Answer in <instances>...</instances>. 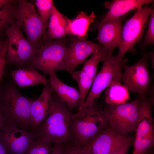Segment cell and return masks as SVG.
<instances>
[{"instance_id": "obj_1", "label": "cell", "mask_w": 154, "mask_h": 154, "mask_svg": "<svg viewBox=\"0 0 154 154\" xmlns=\"http://www.w3.org/2000/svg\"><path fill=\"white\" fill-rule=\"evenodd\" d=\"M73 115L66 104L54 92L48 116L34 132L36 138L59 144L70 142V125Z\"/></svg>"}, {"instance_id": "obj_2", "label": "cell", "mask_w": 154, "mask_h": 154, "mask_svg": "<svg viewBox=\"0 0 154 154\" xmlns=\"http://www.w3.org/2000/svg\"><path fill=\"white\" fill-rule=\"evenodd\" d=\"M33 101L23 95L13 83L0 88V108L7 123L29 131H31Z\"/></svg>"}, {"instance_id": "obj_3", "label": "cell", "mask_w": 154, "mask_h": 154, "mask_svg": "<svg viewBox=\"0 0 154 154\" xmlns=\"http://www.w3.org/2000/svg\"><path fill=\"white\" fill-rule=\"evenodd\" d=\"M108 126L104 109L95 101L82 112L73 115L70 125V142L82 148L94 136Z\"/></svg>"}, {"instance_id": "obj_4", "label": "cell", "mask_w": 154, "mask_h": 154, "mask_svg": "<svg viewBox=\"0 0 154 154\" xmlns=\"http://www.w3.org/2000/svg\"><path fill=\"white\" fill-rule=\"evenodd\" d=\"M70 39L55 40L44 38L33 57L23 68L37 69L45 76L57 70L68 72L67 50Z\"/></svg>"}, {"instance_id": "obj_5", "label": "cell", "mask_w": 154, "mask_h": 154, "mask_svg": "<svg viewBox=\"0 0 154 154\" xmlns=\"http://www.w3.org/2000/svg\"><path fill=\"white\" fill-rule=\"evenodd\" d=\"M144 99L138 96L129 103L118 105L107 104L104 110L109 127L124 135L135 131Z\"/></svg>"}, {"instance_id": "obj_6", "label": "cell", "mask_w": 154, "mask_h": 154, "mask_svg": "<svg viewBox=\"0 0 154 154\" xmlns=\"http://www.w3.org/2000/svg\"><path fill=\"white\" fill-rule=\"evenodd\" d=\"M146 5L137 8L133 15L127 19L122 27L121 41L117 54L114 56L116 61L121 63L123 58L128 51L136 52L134 48L139 42L147 26L153 6Z\"/></svg>"}, {"instance_id": "obj_7", "label": "cell", "mask_w": 154, "mask_h": 154, "mask_svg": "<svg viewBox=\"0 0 154 154\" xmlns=\"http://www.w3.org/2000/svg\"><path fill=\"white\" fill-rule=\"evenodd\" d=\"M13 15L16 23L24 31L27 40L38 48L46 28L34 6L26 0L17 1Z\"/></svg>"}, {"instance_id": "obj_8", "label": "cell", "mask_w": 154, "mask_h": 154, "mask_svg": "<svg viewBox=\"0 0 154 154\" xmlns=\"http://www.w3.org/2000/svg\"><path fill=\"white\" fill-rule=\"evenodd\" d=\"M5 33L8 37L5 65L23 68L34 56L37 48L24 37L21 28L15 22L7 29Z\"/></svg>"}, {"instance_id": "obj_9", "label": "cell", "mask_w": 154, "mask_h": 154, "mask_svg": "<svg viewBox=\"0 0 154 154\" xmlns=\"http://www.w3.org/2000/svg\"><path fill=\"white\" fill-rule=\"evenodd\" d=\"M149 53L143 54L141 59L130 66L123 60L122 67L124 70L121 79L128 91L137 94L142 99L148 98L151 92V78L149 73L147 60Z\"/></svg>"}, {"instance_id": "obj_10", "label": "cell", "mask_w": 154, "mask_h": 154, "mask_svg": "<svg viewBox=\"0 0 154 154\" xmlns=\"http://www.w3.org/2000/svg\"><path fill=\"white\" fill-rule=\"evenodd\" d=\"M103 65L94 79L91 90L83 106L78 110L80 113L92 105L101 93L112 83L121 79V64L115 60L112 53L109 54L103 61Z\"/></svg>"}, {"instance_id": "obj_11", "label": "cell", "mask_w": 154, "mask_h": 154, "mask_svg": "<svg viewBox=\"0 0 154 154\" xmlns=\"http://www.w3.org/2000/svg\"><path fill=\"white\" fill-rule=\"evenodd\" d=\"M133 139V137L119 134L108 126L94 136L82 149L90 154H108L130 146Z\"/></svg>"}, {"instance_id": "obj_12", "label": "cell", "mask_w": 154, "mask_h": 154, "mask_svg": "<svg viewBox=\"0 0 154 154\" xmlns=\"http://www.w3.org/2000/svg\"><path fill=\"white\" fill-rule=\"evenodd\" d=\"M36 139L35 132L7 123L0 130V142L10 154H26Z\"/></svg>"}, {"instance_id": "obj_13", "label": "cell", "mask_w": 154, "mask_h": 154, "mask_svg": "<svg viewBox=\"0 0 154 154\" xmlns=\"http://www.w3.org/2000/svg\"><path fill=\"white\" fill-rule=\"evenodd\" d=\"M105 47L86 39L72 38L70 41L67 50V62L68 72L74 70L80 64L84 62L90 55L97 50Z\"/></svg>"}, {"instance_id": "obj_14", "label": "cell", "mask_w": 154, "mask_h": 154, "mask_svg": "<svg viewBox=\"0 0 154 154\" xmlns=\"http://www.w3.org/2000/svg\"><path fill=\"white\" fill-rule=\"evenodd\" d=\"M125 17V15L98 23L96 28L98 34L95 39L111 51L119 48L121 41L122 22Z\"/></svg>"}, {"instance_id": "obj_15", "label": "cell", "mask_w": 154, "mask_h": 154, "mask_svg": "<svg viewBox=\"0 0 154 154\" xmlns=\"http://www.w3.org/2000/svg\"><path fill=\"white\" fill-rule=\"evenodd\" d=\"M43 88L39 97L33 100L31 106V131H35L48 116L50 112L53 94L54 91L49 80L44 84Z\"/></svg>"}, {"instance_id": "obj_16", "label": "cell", "mask_w": 154, "mask_h": 154, "mask_svg": "<svg viewBox=\"0 0 154 154\" xmlns=\"http://www.w3.org/2000/svg\"><path fill=\"white\" fill-rule=\"evenodd\" d=\"M49 81L54 91L60 100L65 103L68 109L79 106L80 95L76 88L67 85L57 77L55 72H50Z\"/></svg>"}, {"instance_id": "obj_17", "label": "cell", "mask_w": 154, "mask_h": 154, "mask_svg": "<svg viewBox=\"0 0 154 154\" xmlns=\"http://www.w3.org/2000/svg\"><path fill=\"white\" fill-rule=\"evenodd\" d=\"M153 2V0H114L106 1L104 6L109 10L101 21L121 17L131 11Z\"/></svg>"}, {"instance_id": "obj_18", "label": "cell", "mask_w": 154, "mask_h": 154, "mask_svg": "<svg viewBox=\"0 0 154 154\" xmlns=\"http://www.w3.org/2000/svg\"><path fill=\"white\" fill-rule=\"evenodd\" d=\"M152 104L144 101L141 107L134 140L141 141L154 139V125L151 115Z\"/></svg>"}, {"instance_id": "obj_19", "label": "cell", "mask_w": 154, "mask_h": 154, "mask_svg": "<svg viewBox=\"0 0 154 154\" xmlns=\"http://www.w3.org/2000/svg\"><path fill=\"white\" fill-rule=\"evenodd\" d=\"M69 19L60 13L54 5L49 17L44 38L55 40L67 35L66 31Z\"/></svg>"}, {"instance_id": "obj_20", "label": "cell", "mask_w": 154, "mask_h": 154, "mask_svg": "<svg viewBox=\"0 0 154 154\" xmlns=\"http://www.w3.org/2000/svg\"><path fill=\"white\" fill-rule=\"evenodd\" d=\"M9 74L15 84L20 87L44 84L48 80L37 70L30 68L11 70Z\"/></svg>"}, {"instance_id": "obj_21", "label": "cell", "mask_w": 154, "mask_h": 154, "mask_svg": "<svg viewBox=\"0 0 154 154\" xmlns=\"http://www.w3.org/2000/svg\"><path fill=\"white\" fill-rule=\"evenodd\" d=\"M95 17L94 12L90 15L82 11L80 12L74 19H69L67 29V35L76 36L80 39H86L89 27Z\"/></svg>"}, {"instance_id": "obj_22", "label": "cell", "mask_w": 154, "mask_h": 154, "mask_svg": "<svg viewBox=\"0 0 154 154\" xmlns=\"http://www.w3.org/2000/svg\"><path fill=\"white\" fill-rule=\"evenodd\" d=\"M105 94V102L107 104H124L129 98V91L120 81L111 84L107 88Z\"/></svg>"}, {"instance_id": "obj_23", "label": "cell", "mask_w": 154, "mask_h": 154, "mask_svg": "<svg viewBox=\"0 0 154 154\" xmlns=\"http://www.w3.org/2000/svg\"><path fill=\"white\" fill-rule=\"evenodd\" d=\"M70 73L72 78L76 81L78 85L80 95L78 109L81 108L84 104L93 80L82 69L78 71L74 70Z\"/></svg>"}, {"instance_id": "obj_24", "label": "cell", "mask_w": 154, "mask_h": 154, "mask_svg": "<svg viewBox=\"0 0 154 154\" xmlns=\"http://www.w3.org/2000/svg\"><path fill=\"white\" fill-rule=\"evenodd\" d=\"M112 52L106 47L102 49L97 50L89 60L84 62L82 70L93 80L96 75L98 63L103 61L107 55Z\"/></svg>"}, {"instance_id": "obj_25", "label": "cell", "mask_w": 154, "mask_h": 154, "mask_svg": "<svg viewBox=\"0 0 154 154\" xmlns=\"http://www.w3.org/2000/svg\"><path fill=\"white\" fill-rule=\"evenodd\" d=\"M17 2L13 0L0 9V35L5 33L7 29L15 22L13 13Z\"/></svg>"}, {"instance_id": "obj_26", "label": "cell", "mask_w": 154, "mask_h": 154, "mask_svg": "<svg viewBox=\"0 0 154 154\" xmlns=\"http://www.w3.org/2000/svg\"><path fill=\"white\" fill-rule=\"evenodd\" d=\"M35 3L38 9V13L47 29L54 5L53 1L52 0H36Z\"/></svg>"}, {"instance_id": "obj_27", "label": "cell", "mask_w": 154, "mask_h": 154, "mask_svg": "<svg viewBox=\"0 0 154 154\" xmlns=\"http://www.w3.org/2000/svg\"><path fill=\"white\" fill-rule=\"evenodd\" d=\"M52 143L36 138L32 143L26 154H50Z\"/></svg>"}, {"instance_id": "obj_28", "label": "cell", "mask_w": 154, "mask_h": 154, "mask_svg": "<svg viewBox=\"0 0 154 154\" xmlns=\"http://www.w3.org/2000/svg\"><path fill=\"white\" fill-rule=\"evenodd\" d=\"M147 29L141 47L144 48L147 46L153 45L154 43V10L151 11L149 17Z\"/></svg>"}, {"instance_id": "obj_29", "label": "cell", "mask_w": 154, "mask_h": 154, "mask_svg": "<svg viewBox=\"0 0 154 154\" xmlns=\"http://www.w3.org/2000/svg\"><path fill=\"white\" fill-rule=\"evenodd\" d=\"M63 154H90L71 142L62 144Z\"/></svg>"}, {"instance_id": "obj_30", "label": "cell", "mask_w": 154, "mask_h": 154, "mask_svg": "<svg viewBox=\"0 0 154 154\" xmlns=\"http://www.w3.org/2000/svg\"><path fill=\"white\" fill-rule=\"evenodd\" d=\"M8 42L6 41L4 47L0 54V84L5 65V57L7 49Z\"/></svg>"}, {"instance_id": "obj_31", "label": "cell", "mask_w": 154, "mask_h": 154, "mask_svg": "<svg viewBox=\"0 0 154 154\" xmlns=\"http://www.w3.org/2000/svg\"><path fill=\"white\" fill-rule=\"evenodd\" d=\"M50 154H63L62 144L54 143Z\"/></svg>"}, {"instance_id": "obj_32", "label": "cell", "mask_w": 154, "mask_h": 154, "mask_svg": "<svg viewBox=\"0 0 154 154\" xmlns=\"http://www.w3.org/2000/svg\"><path fill=\"white\" fill-rule=\"evenodd\" d=\"M130 146H127L112 151L108 154H127Z\"/></svg>"}, {"instance_id": "obj_33", "label": "cell", "mask_w": 154, "mask_h": 154, "mask_svg": "<svg viewBox=\"0 0 154 154\" xmlns=\"http://www.w3.org/2000/svg\"><path fill=\"white\" fill-rule=\"evenodd\" d=\"M6 119L0 108V130H1L7 124Z\"/></svg>"}, {"instance_id": "obj_34", "label": "cell", "mask_w": 154, "mask_h": 154, "mask_svg": "<svg viewBox=\"0 0 154 154\" xmlns=\"http://www.w3.org/2000/svg\"><path fill=\"white\" fill-rule=\"evenodd\" d=\"M12 1L11 0H0V9Z\"/></svg>"}, {"instance_id": "obj_35", "label": "cell", "mask_w": 154, "mask_h": 154, "mask_svg": "<svg viewBox=\"0 0 154 154\" xmlns=\"http://www.w3.org/2000/svg\"><path fill=\"white\" fill-rule=\"evenodd\" d=\"M0 154H9L3 145L0 142Z\"/></svg>"}, {"instance_id": "obj_36", "label": "cell", "mask_w": 154, "mask_h": 154, "mask_svg": "<svg viewBox=\"0 0 154 154\" xmlns=\"http://www.w3.org/2000/svg\"><path fill=\"white\" fill-rule=\"evenodd\" d=\"M6 41H3L0 40V54L5 45Z\"/></svg>"}, {"instance_id": "obj_37", "label": "cell", "mask_w": 154, "mask_h": 154, "mask_svg": "<svg viewBox=\"0 0 154 154\" xmlns=\"http://www.w3.org/2000/svg\"><path fill=\"white\" fill-rule=\"evenodd\" d=\"M144 154H154V146L149 149Z\"/></svg>"}]
</instances>
